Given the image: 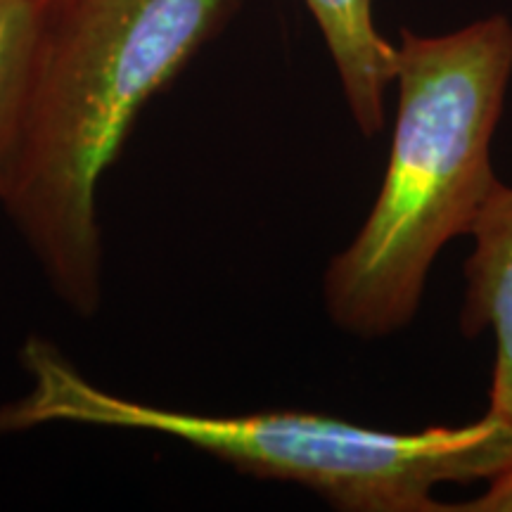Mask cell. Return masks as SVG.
<instances>
[{
  "instance_id": "cell-1",
  "label": "cell",
  "mask_w": 512,
  "mask_h": 512,
  "mask_svg": "<svg viewBox=\"0 0 512 512\" xmlns=\"http://www.w3.org/2000/svg\"><path fill=\"white\" fill-rule=\"evenodd\" d=\"M240 0H46L27 114L0 204L57 297L93 316L102 297L98 188L152 95Z\"/></svg>"
},
{
  "instance_id": "cell-2",
  "label": "cell",
  "mask_w": 512,
  "mask_h": 512,
  "mask_svg": "<svg viewBox=\"0 0 512 512\" xmlns=\"http://www.w3.org/2000/svg\"><path fill=\"white\" fill-rule=\"evenodd\" d=\"M399 110L387 174L366 223L330 261L323 299L337 328L373 339L406 328L446 242L470 235L501 181L491 143L512 79V22L401 31Z\"/></svg>"
},
{
  "instance_id": "cell-3",
  "label": "cell",
  "mask_w": 512,
  "mask_h": 512,
  "mask_svg": "<svg viewBox=\"0 0 512 512\" xmlns=\"http://www.w3.org/2000/svg\"><path fill=\"white\" fill-rule=\"evenodd\" d=\"M22 366L29 392L0 406V434L55 422L164 434L245 475L306 486L344 512H448L434 486L489 482L512 458V427L491 413L408 434L306 411L202 415L105 392L41 337L27 339Z\"/></svg>"
},
{
  "instance_id": "cell-4",
  "label": "cell",
  "mask_w": 512,
  "mask_h": 512,
  "mask_svg": "<svg viewBox=\"0 0 512 512\" xmlns=\"http://www.w3.org/2000/svg\"><path fill=\"white\" fill-rule=\"evenodd\" d=\"M465 264V306L460 330L477 337L491 330L496 361L491 373L489 411L512 427V188L498 185L472 228Z\"/></svg>"
},
{
  "instance_id": "cell-5",
  "label": "cell",
  "mask_w": 512,
  "mask_h": 512,
  "mask_svg": "<svg viewBox=\"0 0 512 512\" xmlns=\"http://www.w3.org/2000/svg\"><path fill=\"white\" fill-rule=\"evenodd\" d=\"M335 62L356 126L375 136L384 126V95L394 83L396 46L377 29L373 0H304Z\"/></svg>"
},
{
  "instance_id": "cell-6",
  "label": "cell",
  "mask_w": 512,
  "mask_h": 512,
  "mask_svg": "<svg viewBox=\"0 0 512 512\" xmlns=\"http://www.w3.org/2000/svg\"><path fill=\"white\" fill-rule=\"evenodd\" d=\"M41 17V0H0V190L22 138Z\"/></svg>"
},
{
  "instance_id": "cell-7",
  "label": "cell",
  "mask_w": 512,
  "mask_h": 512,
  "mask_svg": "<svg viewBox=\"0 0 512 512\" xmlns=\"http://www.w3.org/2000/svg\"><path fill=\"white\" fill-rule=\"evenodd\" d=\"M448 512H512V458L489 479L482 494L467 503L448 505Z\"/></svg>"
},
{
  "instance_id": "cell-8",
  "label": "cell",
  "mask_w": 512,
  "mask_h": 512,
  "mask_svg": "<svg viewBox=\"0 0 512 512\" xmlns=\"http://www.w3.org/2000/svg\"><path fill=\"white\" fill-rule=\"evenodd\" d=\"M41 3H46V0H41Z\"/></svg>"
}]
</instances>
